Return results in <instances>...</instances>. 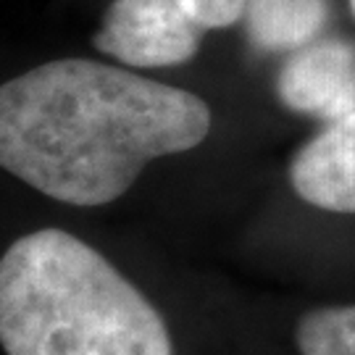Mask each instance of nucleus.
Returning <instances> with one entry per match:
<instances>
[{"label": "nucleus", "instance_id": "f257e3e1", "mask_svg": "<svg viewBox=\"0 0 355 355\" xmlns=\"http://www.w3.org/2000/svg\"><path fill=\"white\" fill-rule=\"evenodd\" d=\"M208 132L203 98L89 58L0 85V168L76 208L119 200L150 161L198 148Z\"/></svg>", "mask_w": 355, "mask_h": 355}, {"label": "nucleus", "instance_id": "f03ea898", "mask_svg": "<svg viewBox=\"0 0 355 355\" xmlns=\"http://www.w3.org/2000/svg\"><path fill=\"white\" fill-rule=\"evenodd\" d=\"M6 355H174L161 313L87 242L37 229L0 258Z\"/></svg>", "mask_w": 355, "mask_h": 355}, {"label": "nucleus", "instance_id": "7ed1b4c3", "mask_svg": "<svg viewBox=\"0 0 355 355\" xmlns=\"http://www.w3.org/2000/svg\"><path fill=\"white\" fill-rule=\"evenodd\" d=\"M92 45L137 69H164L190 61L200 48V26L177 0H114Z\"/></svg>", "mask_w": 355, "mask_h": 355}, {"label": "nucleus", "instance_id": "20e7f679", "mask_svg": "<svg viewBox=\"0 0 355 355\" xmlns=\"http://www.w3.org/2000/svg\"><path fill=\"white\" fill-rule=\"evenodd\" d=\"M282 103L327 121L355 114V51L345 42H318L292 55L277 82Z\"/></svg>", "mask_w": 355, "mask_h": 355}, {"label": "nucleus", "instance_id": "39448f33", "mask_svg": "<svg viewBox=\"0 0 355 355\" xmlns=\"http://www.w3.org/2000/svg\"><path fill=\"white\" fill-rule=\"evenodd\" d=\"M290 179L305 203L355 214V114L331 121L308 142L292 161Z\"/></svg>", "mask_w": 355, "mask_h": 355}, {"label": "nucleus", "instance_id": "423d86ee", "mask_svg": "<svg viewBox=\"0 0 355 355\" xmlns=\"http://www.w3.org/2000/svg\"><path fill=\"white\" fill-rule=\"evenodd\" d=\"M248 32L266 51L297 48L327 19L324 0H248Z\"/></svg>", "mask_w": 355, "mask_h": 355}, {"label": "nucleus", "instance_id": "0eeeda50", "mask_svg": "<svg viewBox=\"0 0 355 355\" xmlns=\"http://www.w3.org/2000/svg\"><path fill=\"white\" fill-rule=\"evenodd\" d=\"M300 355H355V305L308 311L295 327Z\"/></svg>", "mask_w": 355, "mask_h": 355}, {"label": "nucleus", "instance_id": "6e6552de", "mask_svg": "<svg viewBox=\"0 0 355 355\" xmlns=\"http://www.w3.org/2000/svg\"><path fill=\"white\" fill-rule=\"evenodd\" d=\"M179 8L190 16L200 29H221L240 21L248 0H177Z\"/></svg>", "mask_w": 355, "mask_h": 355}, {"label": "nucleus", "instance_id": "1a4fd4ad", "mask_svg": "<svg viewBox=\"0 0 355 355\" xmlns=\"http://www.w3.org/2000/svg\"><path fill=\"white\" fill-rule=\"evenodd\" d=\"M350 6H353V11H355V0H350Z\"/></svg>", "mask_w": 355, "mask_h": 355}]
</instances>
